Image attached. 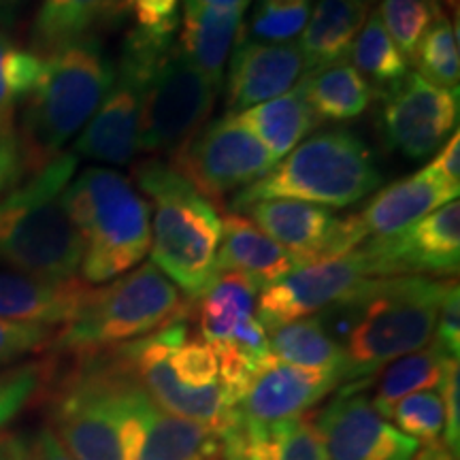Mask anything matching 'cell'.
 Segmentation results:
<instances>
[{
    "label": "cell",
    "mask_w": 460,
    "mask_h": 460,
    "mask_svg": "<svg viewBox=\"0 0 460 460\" xmlns=\"http://www.w3.org/2000/svg\"><path fill=\"white\" fill-rule=\"evenodd\" d=\"M447 284L427 275L373 278L352 296L315 314L341 348L343 386L371 382L390 362L427 348Z\"/></svg>",
    "instance_id": "6da1fadb"
},
{
    "label": "cell",
    "mask_w": 460,
    "mask_h": 460,
    "mask_svg": "<svg viewBox=\"0 0 460 460\" xmlns=\"http://www.w3.org/2000/svg\"><path fill=\"white\" fill-rule=\"evenodd\" d=\"M43 58L22 113L17 141L22 172H37L62 154L105 101L115 66L96 37L79 39Z\"/></svg>",
    "instance_id": "7a4b0ae2"
},
{
    "label": "cell",
    "mask_w": 460,
    "mask_h": 460,
    "mask_svg": "<svg viewBox=\"0 0 460 460\" xmlns=\"http://www.w3.org/2000/svg\"><path fill=\"white\" fill-rule=\"evenodd\" d=\"M75 169L77 156L62 152L0 199V262L11 271L54 281L75 278L84 241L65 205Z\"/></svg>",
    "instance_id": "3957f363"
},
{
    "label": "cell",
    "mask_w": 460,
    "mask_h": 460,
    "mask_svg": "<svg viewBox=\"0 0 460 460\" xmlns=\"http://www.w3.org/2000/svg\"><path fill=\"white\" fill-rule=\"evenodd\" d=\"M135 180L152 199V262L197 301L217 279L222 220L209 199L158 158L135 166Z\"/></svg>",
    "instance_id": "277c9868"
},
{
    "label": "cell",
    "mask_w": 460,
    "mask_h": 460,
    "mask_svg": "<svg viewBox=\"0 0 460 460\" xmlns=\"http://www.w3.org/2000/svg\"><path fill=\"white\" fill-rule=\"evenodd\" d=\"M68 216L84 241L85 284H105L137 267L152 245L149 203L122 172L92 166L65 190Z\"/></svg>",
    "instance_id": "5b68a950"
},
{
    "label": "cell",
    "mask_w": 460,
    "mask_h": 460,
    "mask_svg": "<svg viewBox=\"0 0 460 460\" xmlns=\"http://www.w3.org/2000/svg\"><path fill=\"white\" fill-rule=\"evenodd\" d=\"M192 301L154 262L130 269L105 288H90L79 312L54 335V349L75 358L107 352L118 345L188 320Z\"/></svg>",
    "instance_id": "8992f818"
},
{
    "label": "cell",
    "mask_w": 460,
    "mask_h": 460,
    "mask_svg": "<svg viewBox=\"0 0 460 460\" xmlns=\"http://www.w3.org/2000/svg\"><path fill=\"white\" fill-rule=\"evenodd\" d=\"M369 147L349 130H326L309 137L273 166L262 180L241 190L233 209L245 211L258 200L292 199L324 207H349L382 186Z\"/></svg>",
    "instance_id": "52a82bcc"
},
{
    "label": "cell",
    "mask_w": 460,
    "mask_h": 460,
    "mask_svg": "<svg viewBox=\"0 0 460 460\" xmlns=\"http://www.w3.org/2000/svg\"><path fill=\"white\" fill-rule=\"evenodd\" d=\"M177 28H132L105 101L75 141V156L96 163L128 164L137 154L141 102L158 62L172 45Z\"/></svg>",
    "instance_id": "ba28073f"
},
{
    "label": "cell",
    "mask_w": 460,
    "mask_h": 460,
    "mask_svg": "<svg viewBox=\"0 0 460 460\" xmlns=\"http://www.w3.org/2000/svg\"><path fill=\"white\" fill-rule=\"evenodd\" d=\"M115 413L122 460H222L220 435L172 416L137 382L115 349Z\"/></svg>",
    "instance_id": "9c48e42d"
},
{
    "label": "cell",
    "mask_w": 460,
    "mask_h": 460,
    "mask_svg": "<svg viewBox=\"0 0 460 460\" xmlns=\"http://www.w3.org/2000/svg\"><path fill=\"white\" fill-rule=\"evenodd\" d=\"M111 354L79 356L54 402L56 437L73 460H122Z\"/></svg>",
    "instance_id": "30bf717a"
},
{
    "label": "cell",
    "mask_w": 460,
    "mask_h": 460,
    "mask_svg": "<svg viewBox=\"0 0 460 460\" xmlns=\"http://www.w3.org/2000/svg\"><path fill=\"white\" fill-rule=\"evenodd\" d=\"M217 92L220 88L172 45L158 62L143 94L137 152L172 156L203 128Z\"/></svg>",
    "instance_id": "8fae6325"
},
{
    "label": "cell",
    "mask_w": 460,
    "mask_h": 460,
    "mask_svg": "<svg viewBox=\"0 0 460 460\" xmlns=\"http://www.w3.org/2000/svg\"><path fill=\"white\" fill-rule=\"evenodd\" d=\"M186 337V320H177L156 332H149L113 349L137 377V382L164 411L203 424L222 439L230 429L237 427L239 418L224 402L220 384L207 388L183 386L171 369L169 356Z\"/></svg>",
    "instance_id": "7c38bea8"
},
{
    "label": "cell",
    "mask_w": 460,
    "mask_h": 460,
    "mask_svg": "<svg viewBox=\"0 0 460 460\" xmlns=\"http://www.w3.org/2000/svg\"><path fill=\"white\" fill-rule=\"evenodd\" d=\"M275 164L269 149L233 115L205 124L171 156L172 169L216 203L262 180Z\"/></svg>",
    "instance_id": "4fadbf2b"
},
{
    "label": "cell",
    "mask_w": 460,
    "mask_h": 460,
    "mask_svg": "<svg viewBox=\"0 0 460 460\" xmlns=\"http://www.w3.org/2000/svg\"><path fill=\"white\" fill-rule=\"evenodd\" d=\"M379 269L365 245L348 254L298 267L278 284L264 288L256 301V318L264 331H273L286 322L307 318L352 296Z\"/></svg>",
    "instance_id": "5bb4252c"
},
{
    "label": "cell",
    "mask_w": 460,
    "mask_h": 460,
    "mask_svg": "<svg viewBox=\"0 0 460 460\" xmlns=\"http://www.w3.org/2000/svg\"><path fill=\"white\" fill-rule=\"evenodd\" d=\"M250 220L298 262L331 261L367 241L358 217H335L326 207L292 199H269L247 207Z\"/></svg>",
    "instance_id": "9a60e30c"
},
{
    "label": "cell",
    "mask_w": 460,
    "mask_h": 460,
    "mask_svg": "<svg viewBox=\"0 0 460 460\" xmlns=\"http://www.w3.org/2000/svg\"><path fill=\"white\" fill-rule=\"evenodd\" d=\"M382 101L379 130L384 141L413 160L437 152L458 122V88H441L420 73H407Z\"/></svg>",
    "instance_id": "2e32d148"
},
{
    "label": "cell",
    "mask_w": 460,
    "mask_h": 460,
    "mask_svg": "<svg viewBox=\"0 0 460 460\" xmlns=\"http://www.w3.org/2000/svg\"><path fill=\"white\" fill-rule=\"evenodd\" d=\"M369 384H345L315 418L329 460H411L418 441L371 405Z\"/></svg>",
    "instance_id": "e0dca14e"
},
{
    "label": "cell",
    "mask_w": 460,
    "mask_h": 460,
    "mask_svg": "<svg viewBox=\"0 0 460 460\" xmlns=\"http://www.w3.org/2000/svg\"><path fill=\"white\" fill-rule=\"evenodd\" d=\"M337 386H341L337 371L303 369L269 354L234 413L245 435H261L281 422L305 416Z\"/></svg>",
    "instance_id": "ac0fdd59"
},
{
    "label": "cell",
    "mask_w": 460,
    "mask_h": 460,
    "mask_svg": "<svg viewBox=\"0 0 460 460\" xmlns=\"http://www.w3.org/2000/svg\"><path fill=\"white\" fill-rule=\"evenodd\" d=\"M367 250L379 278L393 275H456L460 261V203L441 205L405 233L388 239H367Z\"/></svg>",
    "instance_id": "d6986e66"
},
{
    "label": "cell",
    "mask_w": 460,
    "mask_h": 460,
    "mask_svg": "<svg viewBox=\"0 0 460 460\" xmlns=\"http://www.w3.org/2000/svg\"><path fill=\"white\" fill-rule=\"evenodd\" d=\"M301 77L303 56L298 43H261L243 34L230 58L228 115L278 99L295 88Z\"/></svg>",
    "instance_id": "ffe728a7"
},
{
    "label": "cell",
    "mask_w": 460,
    "mask_h": 460,
    "mask_svg": "<svg viewBox=\"0 0 460 460\" xmlns=\"http://www.w3.org/2000/svg\"><path fill=\"white\" fill-rule=\"evenodd\" d=\"M454 199H458V190L441 181L433 171L422 169L377 192L356 217L367 239H388L405 233Z\"/></svg>",
    "instance_id": "44dd1931"
},
{
    "label": "cell",
    "mask_w": 460,
    "mask_h": 460,
    "mask_svg": "<svg viewBox=\"0 0 460 460\" xmlns=\"http://www.w3.org/2000/svg\"><path fill=\"white\" fill-rule=\"evenodd\" d=\"M79 279H43L20 271H0V318L28 324L65 326L88 296Z\"/></svg>",
    "instance_id": "7402d4cb"
},
{
    "label": "cell",
    "mask_w": 460,
    "mask_h": 460,
    "mask_svg": "<svg viewBox=\"0 0 460 460\" xmlns=\"http://www.w3.org/2000/svg\"><path fill=\"white\" fill-rule=\"evenodd\" d=\"M216 267L217 273H239L258 290H264L296 271L298 262L269 234H264L250 217L233 211L222 220Z\"/></svg>",
    "instance_id": "603a6c76"
},
{
    "label": "cell",
    "mask_w": 460,
    "mask_h": 460,
    "mask_svg": "<svg viewBox=\"0 0 460 460\" xmlns=\"http://www.w3.org/2000/svg\"><path fill=\"white\" fill-rule=\"evenodd\" d=\"M245 9L183 7L177 48L211 84L222 88L228 58L243 37Z\"/></svg>",
    "instance_id": "cb8c5ba5"
},
{
    "label": "cell",
    "mask_w": 460,
    "mask_h": 460,
    "mask_svg": "<svg viewBox=\"0 0 460 460\" xmlns=\"http://www.w3.org/2000/svg\"><path fill=\"white\" fill-rule=\"evenodd\" d=\"M369 15V0H318L301 32L303 75L343 62Z\"/></svg>",
    "instance_id": "d4e9b609"
},
{
    "label": "cell",
    "mask_w": 460,
    "mask_h": 460,
    "mask_svg": "<svg viewBox=\"0 0 460 460\" xmlns=\"http://www.w3.org/2000/svg\"><path fill=\"white\" fill-rule=\"evenodd\" d=\"M124 0H43L31 32L32 54L48 56L124 13Z\"/></svg>",
    "instance_id": "484cf974"
},
{
    "label": "cell",
    "mask_w": 460,
    "mask_h": 460,
    "mask_svg": "<svg viewBox=\"0 0 460 460\" xmlns=\"http://www.w3.org/2000/svg\"><path fill=\"white\" fill-rule=\"evenodd\" d=\"M233 118L269 149L275 163L288 156L318 126L298 85L278 99L233 113Z\"/></svg>",
    "instance_id": "4316f807"
},
{
    "label": "cell",
    "mask_w": 460,
    "mask_h": 460,
    "mask_svg": "<svg viewBox=\"0 0 460 460\" xmlns=\"http://www.w3.org/2000/svg\"><path fill=\"white\" fill-rule=\"evenodd\" d=\"M296 85L301 88L318 124L349 122L371 105L373 92L369 84L345 60L314 75H303Z\"/></svg>",
    "instance_id": "83f0119b"
},
{
    "label": "cell",
    "mask_w": 460,
    "mask_h": 460,
    "mask_svg": "<svg viewBox=\"0 0 460 460\" xmlns=\"http://www.w3.org/2000/svg\"><path fill=\"white\" fill-rule=\"evenodd\" d=\"M261 290L243 275L226 271L199 298L197 318L200 339L207 343H228L243 322L256 315Z\"/></svg>",
    "instance_id": "f1b7e54d"
},
{
    "label": "cell",
    "mask_w": 460,
    "mask_h": 460,
    "mask_svg": "<svg viewBox=\"0 0 460 460\" xmlns=\"http://www.w3.org/2000/svg\"><path fill=\"white\" fill-rule=\"evenodd\" d=\"M269 354L303 369L337 371L343 379V354L318 315L286 322L267 332Z\"/></svg>",
    "instance_id": "f546056e"
},
{
    "label": "cell",
    "mask_w": 460,
    "mask_h": 460,
    "mask_svg": "<svg viewBox=\"0 0 460 460\" xmlns=\"http://www.w3.org/2000/svg\"><path fill=\"white\" fill-rule=\"evenodd\" d=\"M446 358H450V356L441 352L435 343H429L427 348L418 349V352L401 356V358L390 362L384 376L379 377L376 394L371 396V405L384 418L390 420V413L405 396L439 386Z\"/></svg>",
    "instance_id": "4dcf8cb0"
},
{
    "label": "cell",
    "mask_w": 460,
    "mask_h": 460,
    "mask_svg": "<svg viewBox=\"0 0 460 460\" xmlns=\"http://www.w3.org/2000/svg\"><path fill=\"white\" fill-rule=\"evenodd\" d=\"M349 54H352V66L369 84L377 99H384L390 90L405 79L407 58L390 39L379 13L369 15V20L362 24Z\"/></svg>",
    "instance_id": "1f68e13d"
},
{
    "label": "cell",
    "mask_w": 460,
    "mask_h": 460,
    "mask_svg": "<svg viewBox=\"0 0 460 460\" xmlns=\"http://www.w3.org/2000/svg\"><path fill=\"white\" fill-rule=\"evenodd\" d=\"M245 460H329V454L314 416L305 413L261 435H245Z\"/></svg>",
    "instance_id": "d6a6232c"
},
{
    "label": "cell",
    "mask_w": 460,
    "mask_h": 460,
    "mask_svg": "<svg viewBox=\"0 0 460 460\" xmlns=\"http://www.w3.org/2000/svg\"><path fill=\"white\" fill-rule=\"evenodd\" d=\"M41 66V56L20 49L7 32L0 31V137L15 139V109L32 92Z\"/></svg>",
    "instance_id": "836d02e7"
},
{
    "label": "cell",
    "mask_w": 460,
    "mask_h": 460,
    "mask_svg": "<svg viewBox=\"0 0 460 460\" xmlns=\"http://www.w3.org/2000/svg\"><path fill=\"white\" fill-rule=\"evenodd\" d=\"M377 13L401 54L416 60L424 34L444 15V11L441 0H382Z\"/></svg>",
    "instance_id": "e575fe53"
},
{
    "label": "cell",
    "mask_w": 460,
    "mask_h": 460,
    "mask_svg": "<svg viewBox=\"0 0 460 460\" xmlns=\"http://www.w3.org/2000/svg\"><path fill=\"white\" fill-rule=\"evenodd\" d=\"M460 41H458V22L447 20L441 15L424 34L416 54V65L420 75L430 84L441 88H458L460 77Z\"/></svg>",
    "instance_id": "d590c367"
},
{
    "label": "cell",
    "mask_w": 460,
    "mask_h": 460,
    "mask_svg": "<svg viewBox=\"0 0 460 460\" xmlns=\"http://www.w3.org/2000/svg\"><path fill=\"white\" fill-rule=\"evenodd\" d=\"M390 420L401 433L411 437L418 444L439 439L444 435V405L435 390L405 396L390 413Z\"/></svg>",
    "instance_id": "8d00e7d4"
},
{
    "label": "cell",
    "mask_w": 460,
    "mask_h": 460,
    "mask_svg": "<svg viewBox=\"0 0 460 460\" xmlns=\"http://www.w3.org/2000/svg\"><path fill=\"white\" fill-rule=\"evenodd\" d=\"M48 367L43 362H24V365L0 369V429L7 427L32 396L41 388Z\"/></svg>",
    "instance_id": "74e56055"
},
{
    "label": "cell",
    "mask_w": 460,
    "mask_h": 460,
    "mask_svg": "<svg viewBox=\"0 0 460 460\" xmlns=\"http://www.w3.org/2000/svg\"><path fill=\"white\" fill-rule=\"evenodd\" d=\"M169 362L183 386L207 388L217 384V356L214 345L205 339L186 337L172 349Z\"/></svg>",
    "instance_id": "f35d334b"
},
{
    "label": "cell",
    "mask_w": 460,
    "mask_h": 460,
    "mask_svg": "<svg viewBox=\"0 0 460 460\" xmlns=\"http://www.w3.org/2000/svg\"><path fill=\"white\" fill-rule=\"evenodd\" d=\"M309 13H312V4L279 11L258 7L252 17L247 39L261 43H292V39L298 37L307 26Z\"/></svg>",
    "instance_id": "ab89813d"
},
{
    "label": "cell",
    "mask_w": 460,
    "mask_h": 460,
    "mask_svg": "<svg viewBox=\"0 0 460 460\" xmlns=\"http://www.w3.org/2000/svg\"><path fill=\"white\" fill-rule=\"evenodd\" d=\"M54 335L51 326L0 318V365H9L22 356L37 352L54 341Z\"/></svg>",
    "instance_id": "60d3db41"
},
{
    "label": "cell",
    "mask_w": 460,
    "mask_h": 460,
    "mask_svg": "<svg viewBox=\"0 0 460 460\" xmlns=\"http://www.w3.org/2000/svg\"><path fill=\"white\" fill-rule=\"evenodd\" d=\"M439 396L444 405V444L454 456L460 450V369L458 358H446L439 382Z\"/></svg>",
    "instance_id": "b9f144b4"
},
{
    "label": "cell",
    "mask_w": 460,
    "mask_h": 460,
    "mask_svg": "<svg viewBox=\"0 0 460 460\" xmlns=\"http://www.w3.org/2000/svg\"><path fill=\"white\" fill-rule=\"evenodd\" d=\"M433 343L450 358L460 356V288L456 281L447 284L446 295L441 298Z\"/></svg>",
    "instance_id": "7bdbcfd3"
},
{
    "label": "cell",
    "mask_w": 460,
    "mask_h": 460,
    "mask_svg": "<svg viewBox=\"0 0 460 460\" xmlns=\"http://www.w3.org/2000/svg\"><path fill=\"white\" fill-rule=\"evenodd\" d=\"M11 460H73L51 429H39L7 441Z\"/></svg>",
    "instance_id": "ee69618b"
},
{
    "label": "cell",
    "mask_w": 460,
    "mask_h": 460,
    "mask_svg": "<svg viewBox=\"0 0 460 460\" xmlns=\"http://www.w3.org/2000/svg\"><path fill=\"white\" fill-rule=\"evenodd\" d=\"M141 28H180V0H124Z\"/></svg>",
    "instance_id": "f6af8a7d"
},
{
    "label": "cell",
    "mask_w": 460,
    "mask_h": 460,
    "mask_svg": "<svg viewBox=\"0 0 460 460\" xmlns=\"http://www.w3.org/2000/svg\"><path fill=\"white\" fill-rule=\"evenodd\" d=\"M433 171L441 181L460 192V132L454 130V135L437 154V158L427 166Z\"/></svg>",
    "instance_id": "bcb514c9"
},
{
    "label": "cell",
    "mask_w": 460,
    "mask_h": 460,
    "mask_svg": "<svg viewBox=\"0 0 460 460\" xmlns=\"http://www.w3.org/2000/svg\"><path fill=\"white\" fill-rule=\"evenodd\" d=\"M22 175L20 152L17 141L9 137H0V192H4L11 183H15Z\"/></svg>",
    "instance_id": "7dc6e473"
},
{
    "label": "cell",
    "mask_w": 460,
    "mask_h": 460,
    "mask_svg": "<svg viewBox=\"0 0 460 460\" xmlns=\"http://www.w3.org/2000/svg\"><path fill=\"white\" fill-rule=\"evenodd\" d=\"M222 460H245V435L241 424L222 437Z\"/></svg>",
    "instance_id": "c3c4849f"
},
{
    "label": "cell",
    "mask_w": 460,
    "mask_h": 460,
    "mask_svg": "<svg viewBox=\"0 0 460 460\" xmlns=\"http://www.w3.org/2000/svg\"><path fill=\"white\" fill-rule=\"evenodd\" d=\"M450 447L444 444V439H433L418 444L416 452H413L411 460H456Z\"/></svg>",
    "instance_id": "681fc988"
},
{
    "label": "cell",
    "mask_w": 460,
    "mask_h": 460,
    "mask_svg": "<svg viewBox=\"0 0 460 460\" xmlns=\"http://www.w3.org/2000/svg\"><path fill=\"white\" fill-rule=\"evenodd\" d=\"M24 3L26 0H0V31H7L13 24Z\"/></svg>",
    "instance_id": "f907efd6"
},
{
    "label": "cell",
    "mask_w": 460,
    "mask_h": 460,
    "mask_svg": "<svg viewBox=\"0 0 460 460\" xmlns=\"http://www.w3.org/2000/svg\"><path fill=\"white\" fill-rule=\"evenodd\" d=\"M250 0H186V7H216V9H247Z\"/></svg>",
    "instance_id": "816d5d0a"
},
{
    "label": "cell",
    "mask_w": 460,
    "mask_h": 460,
    "mask_svg": "<svg viewBox=\"0 0 460 460\" xmlns=\"http://www.w3.org/2000/svg\"><path fill=\"white\" fill-rule=\"evenodd\" d=\"M305 4H312V0H261L258 7L264 9H295V7H305Z\"/></svg>",
    "instance_id": "f5cc1de1"
},
{
    "label": "cell",
    "mask_w": 460,
    "mask_h": 460,
    "mask_svg": "<svg viewBox=\"0 0 460 460\" xmlns=\"http://www.w3.org/2000/svg\"><path fill=\"white\" fill-rule=\"evenodd\" d=\"M0 460H11V458H9L7 444H0Z\"/></svg>",
    "instance_id": "db71d44e"
},
{
    "label": "cell",
    "mask_w": 460,
    "mask_h": 460,
    "mask_svg": "<svg viewBox=\"0 0 460 460\" xmlns=\"http://www.w3.org/2000/svg\"><path fill=\"white\" fill-rule=\"evenodd\" d=\"M447 3H450V7H454V9H458V0H447Z\"/></svg>",
    "instance_id": "11a10c76"
},
{
    "label": "cell",
    "mask_w": 460,
    "mask_h": 460,
    "mask_svg": "<svg viewBox=\"0 0 460 460\" xmlns=\"http://www.w3.org/2000/svg\"><path fill=\"white\" fill-rule=\"evenodd\" d=\"M369 3H371V0H369Z\"/></svg>",
    "instance_id": "9f6ffc18"
}]
</instances>
